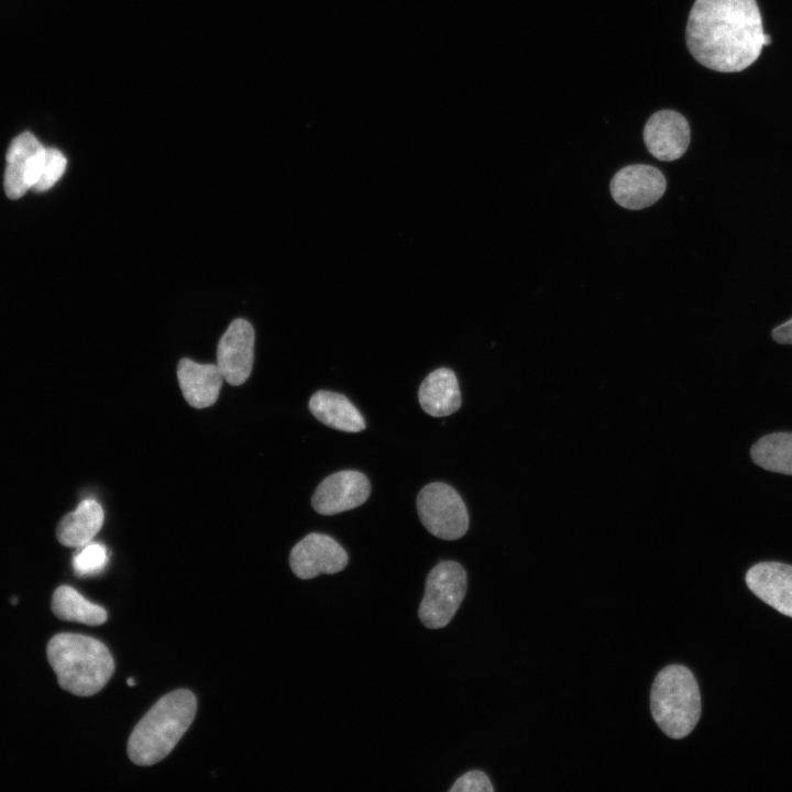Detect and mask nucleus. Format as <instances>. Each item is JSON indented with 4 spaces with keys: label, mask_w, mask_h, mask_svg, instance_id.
Wrapping results in <instances>:
<instances>
[{
    "label": "nucleus",
    "mask_w": 792,
    "mask_h": 792,
    "mask_svg": "<svg viewBox=\"0 0 792 792\" xmlns=\"http://www.w3.org/2000/svg\"><path fill=\"white\" fill-rule=\"evenodd\" d=\"M756 0H695L686 23V45L696 62L716 72L750 66L765 46Z\"/></svg>",
    "instance_id": "1"
},
{
    "label": "nucleus",
    "mask_w": 792,
    "mask_h": 792,
    "mask_svg": "<svg viewBox=\"0 0 792 792\" xmlns=\"http://www.w3.org/2000/svg\"><path fill=\"white\" fill-rule=\"evenodd\" d=\"M196 710V696L188 690H176L160 698L130 735V760L138 766L163 760L191 725Z\"/></svg>",
    "instance_id": "2"
},
{
    "label": "nucleus",
    "mask_w": 792,
    "mask_h": 792,
    "mask_svg": "<svg viewBox=\"0 0 792 792\" xmlns=\"http://www.w3.org/2000/svg\"><path fill=\"white\" fill-rule=\"evenodd\" d=\"M46 656L59 686L78 696L98 693L114 672L108 648L89 636L57 634L50 639Z\"/></svg>",
    "instance_id": "3"
},
{
    "label": "nucleus",
    "mask_w": 792,
    "mask_h": 792,
    "mask_svg": "<svg viewBox=\"0 0 792 792\" xmlns=\"http://www.w3.org/2000/svg\"><path fill=\"white\" fill-rule=\"evenodd\" d=\"M650 710L667 736L674 739L688 736L702 711L701 693L692 671L681 664L660 670L651 686Z\"/></svg>",
    "instance_id": "4"
},
{
    "label": "nucleus",
    "mask_w": 792,
    "mask_h": 792,
    "mask_svg": "<svg viewBox=\"0 0 792 792\" xmlns=\"http://www.w3.org/2000/svg\"><path fill=\"white\" fill-rule=\"evenodd\" d=\"M466 587V572L460 563H438L426 579L425 594L418 609L422 625L430 629L447 626L460 607Z\"/></svg>",
    "instance_id": "5"
},
{
    "label": "nucleus",
    "mask_w": 792,
    "mask_h": 792,
    "mask_svg": "<svg viewBox=\"0 0 792 792\" xmlns=\"http://www.w3.org/2000/svg\"><path fill=\"white\" fill-rule=\"evenodd\" d=\"M421 524L435 537L457 540L469 528V514L459 493L441 482L427 484L417 496Z\"/></svg>",
    "instance_id": "6"
},
{
    "label": "nucleus",
    "mask_w": 792,
    "mask_h": 792,
    "mask_svg": "<svg viewBox=\"0 0 792 792\" xmlns=\"http://www.w3.org/2000/svg\"><path fill=\"white\" fill-rule=\"evenodd\" d=\"M348 561V553L338 541L318 532L302 538L289 554L292 571L302 580L338 573L346 566Z\"/></svg>",
    "instance_id": "7"
},
{
    "label": "nucleus",
    "mask_w": 792,
    "mask_h": 792,
    "mask_svg": "<svg viewBox=\"0 0 792 792\" xmlns=\"http://www.w3.org/2000/svg\"><path fill=\"white\" fill-rule=\"evenodd\" d=\"M667 188L663 174L654 166L635 164L619 169L610 180L613 199L622 207L640 210L657 202Z\"/></svg>",
    "instance_id": "8"
},
{
    "label": "nucleus",
    "mask_w": 792,
    "mask_h": 792,
    "mask_svg": "<svg viewBox=\"0 0 792 792\" xmlns=\"http://www.w3.org/2000/svg\"><path fill=\"white\" fill-rule=\"evenodd\" d=\"M46 147L31 133L15 136L7 151L3 186L10 199L21 198L36 184Z\"/></svg>",
    "instance_id": "9"
},
{
    "label": "nucleus",
    "mask_w": 792,
    "mask_h": 792,
    "mask_svg": "<svg viewBox=\"0 0 792 792\" xmlns=\"http://www.w3.org/2000/svg\"><path fill=\"white\" fill-rule=\"evenodd\" d=\"M370 493L366 475L355 470H344L327 476L318 485L311 505L318 514L337 515L361 506Z\"/></svg>",
    "instance_id": "10"
},
{
    "label": "nucleus",
    "mask_w": 792,
    "mask_h": 792,
    "mask_svg": "<svg viewBox=\"0 0 792 792\" xmlns=\"http://www.w3.org/2000/svg\"><path fill=\"white\" fill-rule=\"evenodd\" d=\"M217 365L224 381L239 386L250 376L254 361V330L245 319L233 320L217 349Z\"/></svg>",
    "instance_id": "11"
},
{
    "label": "nucleus",
    "mask_w": 792,
    "mask_h": 792,
    "mask_svg": "<svg viewBox=\"0 0 792 792\" xmlns=\"http://www.w3.org/2000/svg\"><path fill=\"white\" fill-rule=\"evenodd\" d=\"M691 139L686 119L674 110L653 113L644 128V141L649 153L660 161L680 158L688 150Z\"/></svg>",
    "instance_id": "12"
},
{
    "label": "nucleus",
    "mask_w": 792,
    "mask_h": 792,
    "mask_svg": "<svg viewBox=\"0 0 792 792\" xmlns=\"http://www.w3.org/2000/svg\"><path fill=\"white\" fill-rule=\"evenodd\" d=\"M749 590L779 613L792 617V565L760 562L746 573Z\"/></svg>",
    "instance_id": "13"
},
{
    "label": "nucleus",
    "mask_w": 792,
    "mask_h": 792,
    "mask_svg": "<svg viewBox=\"0 0 792 792\" xmlns=\"http://www.w3.org/2000/svg\"><path fill=\"white\" fill-rule=\"evenodd\" d=\"M177 377L184 398L194 408L213 405L224 380L217 364H199L190 359L178 362Z\"/></svg>",
    "instance_id": "14"
},
{
    "label": "nucleus",
    "mask_w": 792,
    "mask_h": 792,
    "mask_svg": "<svg viewBox=\"0 0 792 792\" xmlns=\"http://www.w3.org/2000/svg\"><path fill=\"white\" fill-rule=\"evenodd\" d=\"M418 399L421 408L432 417L455 413L462 400L454 372L447 367L431 372L420 384Z\"/></svg>",
    "instance_id": "15"
},
{
    "label": "nucleus",
    "mask_w": 792,
    "mask_h": 792,
    "mask_svg": "<svg viewBox=\"0 0 792 792\" xmlns=\"http://www.w3.org/2000/svg\"><path fill=\"white\" fill-rule=\"evenodd\" d=\"M310 413L323 425L345 432L365 429V420L359 409L342 394L317 391L309 400Z\"/></svg>",
    "instance_id": "16"
},
{
    "label": "nucleus",
    "mask_w": 792,
    "mask_h": 792,
    "mask_svg": "<svg viewBox=\"0 0 792 792\" xmlns=\"http://www.w3.org/2000/svg\"><path fill=\"white\" fill-rule=\"evenodd\" d=\"M103 518L101 505L95 499H85L62 518L56 529L57 540L65 547H82L99 532Z\"/></svg>",
    "instance_id": "17"
},
{
    "label": "nucleus",
    "mask_w": 792,
    "mask_h": 792,
    "mask_svg": "<svg viewBox=\"0 0 792 792\" xmlns=\"http://www.w3.org/2000/svg\"><path fill=\"white\" fill-rule=\"evenodd\" d=\"M52 610L62 620L98 626L107 622V612L79 594L74 587L62 585L52 596Z\"/></svg>",
    "instance_id": "18"
},
{
    "label": "nucleus",
    "mask_w": 792,
    "mask_h": 792,
    "mask_svg": "<svg viewBox=\"0 0 792 792\" xmlns=\"http://www.w3.org/2000/svg\"><path fill=\"white\" fill-rule=\"evenodd\" d=\"M750 457L767 471L792 475V432L763 436L751 447Z\"/></svg>",
    "instance_id": "19"
},
{
    "label": "nucleus",
    "mask_w": 792,
    "mask_h": 792,
    "mask_svg": "<svg viewBox=\"0 0 792 792\" xmlns=\"http://www.w3.org/2000/svg\"><path fill=\"white\" fill-rule=\"evenodd\" d=\"M108 563L107 548L98 542H89L75 553L73 568L80 576L94 575L103 571Z\"/></svg>",
    "instance_id": "20"
},
{
    "label": "nucleus",
    "mask_w": 792,
    "mask_h": 792,
    "mask_svg": "<svg viewBox=\"0 0 792 792\" xmlns=\"http://www.w3.org/2000/svg\"><path fill=\"white\" fill-rule=\"evenodd\" d=\"M67 165L64 154L57 148L46 147L43 165L34 191H45L52 188L63 176Z\"/></svg>",
    "instance_id": "21"
},
{
    "label": "nucleus",
    "mask_w": 792,
    "mask_h": 792,
    "mask_svg": "<svg viewBox=\"0 0 792 792\" xmlns=\"http://www.w3.org/2000/svg\"><path fill=\"white\" fill-rule=\"evenodd\" d=\"M451 792H493L488 777L480 770H472L461 776L450 789Z\"/></svg>",
    "instance_id": "22"
},
{
    "label": "nucleus",
    "mask_w": 792,
    "mask_h": 792,
    "mask_svg": "<svg viewBox=\"0 0 792 792\" xmlns=\"http://www.w3.org/2000/svg\"><path fill=\"white\" fill-rule=\"evenodd\" d=\"M772 338L781 344H792V318L772 331Z\"/></svg>",
    "instance_id": "23"
},
{
    "label": "nucleus",
    "mask_w": 792,
    "mask_h": 792,
    "mask_svg": "<svg viewBox=\"0 0 792 792\" xmlns=\"http://www.w3.org/2000/svg\"><path fill=\"white\" fill-rule=\"evenodd\" d=\"M128 684H129L130 686H133V685L135 684V682H134L133 679L130 678V679L128 680Z\"/></svg>",
    "instance_id": "24"
}]
</instances>
